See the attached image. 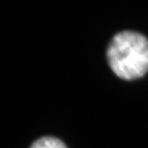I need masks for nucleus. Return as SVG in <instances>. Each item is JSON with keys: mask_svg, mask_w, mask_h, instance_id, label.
I'll use <instances>...</instances> for the list:
<instances>
[{"mask_svg": "<svg viewBox=\"0 0 148 148\" xmlns=\"http://www.w3.org/2000/svg\"><path fill=\"white\" fill-rule=\"evenodd\" d=\"M107 62L118 77L132 81L148 72V39L133 31H123L112 38L106 50Z\"/></svg>", "mask_w": 148, "mask_h": 148, "instance_id": "1", "label": "nucleus"}, {"mask_svg": "<svg viewBox=\"0 0 148 148\" xmlns=\"http://www.w3.org/2000/svg\"><path fill=\"white\" fill-rule=\"evenodd\" d=\"M29 148H68V147L59 138L53 136H43L35 140Z\"/></svg>", "mask_w": 148, "mask_h": 148, "instance_id": "2", "label": "nucleus"}]
</instances>
